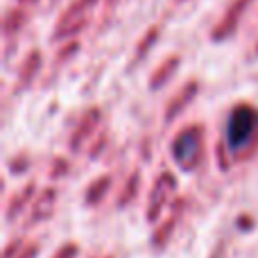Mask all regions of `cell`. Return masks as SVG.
<instances>
[{
    "label": "cell",
    "mask_w": 258,
    "mask_h": 258,
    "mask_svg": "<svg viewBox=\"0 0 258 258\" xmlns=\"http://www.w3.org/2000/svg\"><path fill=\"white\" fill-rule=\"evenodd\" d=\"M227 141L231 147V156L236 161H245L258 147V109L242 102L233 107L227 125Z\"/></svg>",
    "instance_id": "1"
},
{
    "label": "cell",
    "mask_w": 258,
    "mask_h": 258,
    "mask_svg": "<svg viewBox=\"0 0 258 258\" xmlns=\"http://www.w3.org/2000/svg\"><path fill=\"white\" fill-rule=\"evenodd\" d=\"M204 154V127L188 125L177 134L172 143V156L183 172H195Z\"/></svg>",
    "instance_id": "2"
},
{
    "label": "cell",
    "mask_w": 258,
    "mask_h": 258,
    "mask_svg": "<svg viewBox=\"0 0 258 258\" xmlns=\"http://www.w3.org/2000/svg\"><path fill=\"white\" fill-rule=\"evenodd\" d=\"M172 190H177V179H174L172 172H163L154 181V188H152L150 200H147V220H150V222H156L159 213L163 211V206L168 204Z\"/></svg>",
    "instance_id": "3"
},
{
    "label": "cell",
    "mask_w": 258,
    "mask_h": 258,
    "mask_svg": "<svg viewBox=\"0 0 258 258\" xmlns=\"http://www.w3.org/2000/svg\"><path fill=\"white\" fill-rule=\"evenodd\" d=\"M54 202H57V190H52V188H45V190L41 192L39 197H36L34 209H32V215H30V220H27V224L32 227L34 222H43V220H48L50 215H52Z\"/></svg>",
    "instance_id": "4"
},
{
    "label": "cell",
    "mask_w": 258,
    "mask_h": 258,
    "mask_svg": "<svg viewBox=\"0 0 258 258\" xmlns=\"http://www.w3.org/2000/svg\"><path fill=\"white\" fill-rule=\"evenodd\" d=\"M98 122H100V111H98V109H91V111L84 116V120L80 122V127L73 132V138H71V147H73V150H80L82 143H84L86 138L95 132Z\"/></svg>",
    "instance_id": "5"
},
{
    "label": "cell",
    "mask_w": 258,
    "mask_h": 258,
    "mask_svg": "<svg viewBox=\"0 0 258 258\" xmlns=\"http://www.w3.org/2000/svg\"><path fill=\"white\" fill-rule=\"evenodd\" d=\"M195 93H197V84H195V82H188V84L183 86L177 95H174L172 102H170L168 109H165V118H168V122L174 120V118H177V113L181 111V109L188 107V102L195 98Z\"/></svg>",
    "instance_id": "6"
},
{
    "label": "cell",
    "mask_w": 258,
    "mask_h": 258,
    "mask_svg": "<svg viewBox=\"0 0 258 258\" xmlns=\"http://www.w3.org/2000/svg\"><path fill=\"white\" fill-rule=\"evenodd\" d=\"M179 213H181V202H177V204H174L172 215H170V218L165 220V227H161V229H159V233L154 236V242H156V245H161V242H165V240L170 238V233H172L174 224H177V220H179Z\"/></svg>",
    "instance_id": "7"
},
{
    "label": "cell",
    "mask_w": 258,
    "mask_h": 258,
    "mask_svg": "<svg viewBox=\"0 0 258 258\" xmlns=\"http://www.w3.org/2000/svg\"><path fill=\"white\" fill-rule=\"evenodd\" d=\"M177 61H179L177 57H170L168 61H165V66H161L159 71L152 75V89H159V86L163 84L165 80H170V75H172L174 68H177Z\"/></svg>",
    "instance_id": "8"
},
{
    "label": "cell",
    "mask_w": 258,
    "mask_h": 258,
    "mask_svg": "<svg viewBox=\"0 0 258 258\" xmlns=\"http://www.w3.org/2000/svg\"><path fill=\"white\" fill-rule=\"evenodd\" d=\"M32 188H34V183H27V186L21 190V195H16L12 202H9V209H7V218H9V220H12L14 215H16L18 211L25 206V202L32 197Z\"/></svg>",
    "instance_id": "9"
},
{
    "label": "cell",
    "mask_w": 258,
    "mask_h": 258,
    "mask_svg": "<svg viewBox=\"0 0 258 258\" xmlns=\"http://www.w3.org/2000/svg\"><path fill=\"white\" fill-rule=\"evenodd\" d=\"M109 186H111V179H109V177H100L93 186H89L86 202H89V204H98V202L102 200V195H104V188H109Z\"/></svg>",
    "instance_id": "10"
},
{
    "label": "cell",
    "mask_w": 258,
    "mask_h": 258,
    "mask_svg": "<svg viewBox=\"0 0 258 258\" xmlns=\"http://www.w3.org/2000/svg\"><path fill=\"white\" fill-rule=\"evenodd\" d=\"M39 61H41V52H30V57L25 59V66H23V71H21V82L23 84H27L30 82V77H32V73L39 68Z\"/></svg>",
    "instance_id": "11"
},
{
    "label": "cell",
    "mask_w": 258,
    "mask_h": 258,
    "mask_svg": "<svg viewBox=\"0 0 258 258\" xmlns=\"http://www.w3.org/2000/svg\"><path fill=\"white\" fill-rule=\"evenodd\" d=\"M77 251H80V247H77L75 242H68V245H63L61 249H59V254L52 256V258H75Z\"/></svg>",
    "instance_id": "12"
},
{
    "label": "cell",
    "mask_w": 258,
    "mask_h": 258,
    "mask_svg": "<svg viewBox=\"0 0 258 258\" xmlns=\"http://www.w3.org/2000/svg\"><path fill=\"white\" fill-rule=\"evenodd\" d=\"M34 254H39V247H34V245H27V247H25V254H23L21 258H32Z\"/></svg>",
    "instance_id": "13"
},
{
    "label": "cell",
    "mask_w": 258,
    "mask_h": 258,
    "mask_svg": "<svg viewBox=\"0 0 258 258\" xmlns=\"http://www.w3.org/2000/svg\"><path fill=\"white\" fill-rule=\"evenodd\" d=\"M25 3H34V0H25Z\"/></svg>",
    "instance_id": "14"
}]
</instances>
